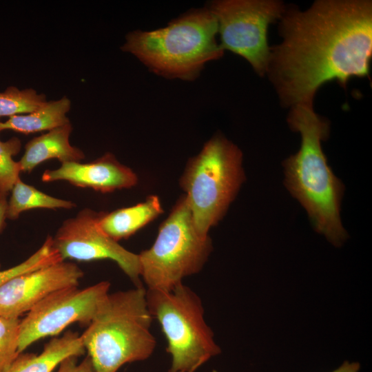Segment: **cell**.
<instances>
[{
	"label": "cell",
	"mask_w": 372,
	"mask_h": 372,
	"mask_svg": "<svg viewBox=\"0 0 372 372\" xmlns=\"http://www.w3.org/2000/svg\"><path fill=\"white\" fill-rule=\"evenodd\" d=\"M360 368L359 362H349L344 361L340 366L332 372H358Z\"/></svg>",
	"instance_id": "cb8c5ba5"
},
{
	"label": "cell",
	"mask_w": 372,
	"mask_h": 372,
	"mask_svg": "<svg viewBox=\"0 0 372 372\" xmlns=\"http://www.w3.org/2000/svg\"><path fill=\"white\" fill-rule=\"evenodd\" d=\"M45 102V96L37 94L33 89L21 90L14 86H10L4 92H0V117L30 114Z\"/></svg>",
	"instance_id": "ac0fdd59"
},
{
	"label": "cell",
	"mask_w": 372,
	"mask_h": 372,
	"mask_svg": "<svg viewBox=\"0 0 372 372\" xmlns=\"http://www.w3.org/2000/svg\"><path fill=\"white\" fill-rule=\"evenodd\" d=\"M57 372H96L90 358L87 355L80 364L76 356H70L59 364Z\"/></svg>",
	"instance_id": "7402d4cb"
},
{
	"label": "cell",
	"mask_w": 372,
	"mask_h": 372,
	"mask_svg": "<svg viewBox=\"0 0 372 372\" xmlns=\"http://www.w3.org/2000/svg\"><path fill=\"white\" fill-rule=\"evenodd\" d=\"M8 202L6 218L17 219L24 211L32 209H72L76 205L70 200L48 195L20 178L14 185Z\"/></svg>",
	"instance_id": "e0dca14e"
},
{
	"label": "cell",
	"mask_w": 372,
	"mask_h": 372,
	"mask_svg": "<svg viewBox=\"0 0 372 372\" xmlns=\"http://www.w3.org/2000/svg\"><path fill=\"white\" fill-rule=\"evenodd\" d=\"M110 288L108 281H101L84 289L66 287L48 296L21 320L19 353L40 339L59 334L74 322L88 326Z\"/></svg>",
	"instance_id": "9c48e42d"
},
{
	"label": "cell",
	"mask_w": 372,
	"mask_h": 372,
	"mask_svg": "<svg viewBox=\"0 0 372 372\" xmlns=\"http://www.w3.org/2000/svg\"><path fill=\"white\" fill-rule=\"evenodd\" d=\"M287 121L291 130L300 133L301 144L283 162L286 187L305 209L315 230L340 247L348 236L340 216L344 186L322 147L329 135V122L315 112L313 103L290 107Z\"/></svg>",
	"instance_id": "7a4b0ae2"
},
{
	"label": "cell",
	"mask_w": 372,
	"mask_h": 372,
	"mask_svg": "<svg viewBox=\"0 0 372 372\" xmlns=\"http://www.w3.org/2000/svg\"><path fill=\"white\" fill-rule=\"evenodd\" d=\"M21 320L0 316V372L5 371L19 354Z\"/></svg>",
	"instance_id": "44dd1931"
},
{
	"label": "cell",
	"mask_w": 372,
	"mask_h": 372,
	"mask_svg": "<svg viewBox=\"0 0 372 372\" xmlns=\"http://www.w3.org/2000/svg\"><path fill=\"white\" fill-rule=\"evenodd\" d=\"M6 195L0 194V232L2 231L5 225V220L6 218V211L8 201Z\"/></svg>",
	"instance_id": "603a6c76"
},
{
	"label": "cell",
	"mask_w": 372,
	"mask_h": 372,
	"mask_svg": "<svg viewBox=\"0 0 372 372\" xmlns=\"http://www.w3.org/2000/svg\"><path fill=\"white\" fill-rule=\"evenodd\" d=\"M152 319L143 287L109 293L81 335L95 371L116 372L149 358L156 344Z\"/></svg>",
	"instance_id": "277c9868"
},
{
	"label": "cell",
	"mask_w": 372,
	"mask_h": 372,
	"mask_svg": "<svg viewBox=\"0 0 372 372\" xmlns=\"http://www.w3.org/2000/svg\"><path fill=\"white\" fill-rule=\"evenodd\" d=\"M60 261H63L52 242V237L48 236L41 247L20 264L0 271V287L11 278Z\"/></svg>",
	"instance_id": "d6986e66"
},
{
	"label": "cell",
	"mask_w": 372,
	"mask_h": 372,
	"mask_svg": "<svg viewBox=\"0 0 372 372\" xmlns=\"http://www.w3.org/2000/svg\"><path fill=\"white\" fill-rule=\"evenodd\" d=\"M85 351L81 336L76 332L67 331L47 343L39 355L19 353L3 372H52L65 358L78 357L84 354Z\"/></svg>",
	"instance_id": "5bb4252c"
},
{
	"label": "cell",
	"mask_w": 372,
	"mask_h": 372,
	"mask_svg": "<svg viewBox=\"0 0 372 372\" xmlns=\"http://www.w3.org/2000/svg\"><path fill=\"white\" fill-rule=\"evenodd\" d=\"M242 153L220 134L189 159L180 179L198 231L209 235L223 218L245 177Z\"/></svg>",
	"instance_id": "5b68a950"
},
{
	"label": "cell",
	"mask_w": 372,
	"mask_h": 372,
	"mask_svg": "<svg viewBox=\"0 0 372 372\" xmlns=\"http://www.w3.org/2000/svg\"><path fill=\"white\" fill-rule=\"evenodd\" d=\"M21 147V141L13 137L7 141H0V194L6 195L20 178L21 171L19 162L13 160Z\"/></svg>",
	"instance_id": "ffe728a7"
},
{
	"label": "cell",
	"mask_w": 372,
	"mask_h": 372,
	"mask_svg": "<svg viewBox=\"0 0 372 372\" xmlns=\"http://www.w3.org/2000/svg\"><path fill=\"white\" fill-rule=\"evenodd\" d=\"M83 271L60 261L15 276L0 287V316L19 318L53 292L79 285Z\"/></svg>",
	"instance_id": "8fae6325"
},
{
	"label": "cell",
	"mask_w": 372,
	"mask_h": 372,
	"mask_svg": "<svg viewBox=\"0 0 372 372\" xmlns=\"http://www.w3.org/2000/svg\"><path fill=\"white\" fill-rule=\"evenodd\" d=\"M101 214L85 208L76 216L65 220L52 237L54 248L63 260H112L136 287L141 286L138 254L128 251L101 229Z\"/></svg>",
	"instance_id": "30bf717a"
},
{
	"label": "cell",
	"mask_w": 372,
	"mask_h": 372,
	"mask_svg": "<svg viewBox=\"0 0 372 372\" xmlns=\"http://www.w3.org/2000/svg\"><path fill=\"white\" fill-rule=\"evenodd\" d=\"M211 250V238L198 231L184 194L161 225L152 247L138 254L141 278L149 289L170 291L201 271Z\"/></svg>",
	"instance_id": "8992f818"
},
{
	"label": "cell",
	"mask_w": 372,
	"mask_h": 372,
	"mask_svg": "<svg viewBox=\"0 0 372 372\" xmlns=\"http://www.w3.org/2000/svg\"><path fill=\"white\" fill-rule=\"evenodd\" d=\"M72 130L69 123L29 141L19 161L21 171L30 172L35 167L49 159L56 158L61 163L83 160L85 158L83 152L70 143Z\"/></svg>",
	"instance_id": "4fadbf2b"
},
{
	"label": "cell",
	"mask_w": 372,
	"mask_h": 372,
	"mask_svg": "<svg viewBox=\"0 0 372 372\" xmlns=\"http://www.w3.org/2000/svg\"><path fill=\"white\" fill-rule=\"evenodd\" d=\"M212 372H217L216 371H213Z\"/></svg>",
	"instance_id": "d4e9b609"
},
{
	"label": "cell",
	"mask_w": 372,
	"mask_h": 372,
	"mask_svg": "<svg viewBox=\"0 0 372 372\" xmlns=\"http://www.w3.org/2000/svg\"><path fill=\"white\" fill-rule=\"evenodd\" d=\"M215 17L220 45L245 59L260 76L266 74L270 55L267 31L286 6L277 0H217L207 7Z\"/></svg>",
	"instance_id": "ba28073f"
},
{
	"label": "cell",
	"mask_w": 372,
	"mask_h": 372,
	"mask_svg": "<svg viewBox=\"0 0 372 372\" xmlns=\"http://www.w3.org/2000/svg\"><path fill=\"white\" fill-rule=\"evenodd\" d=\"M216 20L207 8L193 9L151 31L134 30L121 47L167 79L195 80L205 65L221 58Z\"/></svg>",
	"instance_id": "3957f363"
},
{
	"label": "cell",
	"mask_w": 372,
	"mask_h": 372,
	"mask_svg": "<svg viewBox=\"0 0 372 372\" xmlns=\"http://www.w3.org/2000/svg\"><path fill=\"white\" fill-rule=\"evenodd\" d=\"M146 300L167 340L172 357L168 372H194L220 353L202 300L190 287L180 283L168 291L147 289Z\"/></svg>",
	"instance_id": "52a82bcc"
},
{
	"label": "cell",
	"mask_w": 372,
	"mask_h": 372,
	"mask_svg": "<svg viewBox=\"0 0 372 372\" xmlns=\"http://www.w3.org/2000/svg\"><path fill=\"white\" fill-rule=\"evenodd\" d=\"M280 44L270 48L266 74L281 105L313 103L327 82L346 87L353 77H369L372 2L318 0L301 11L285 8Z\"/></svg>",
	"instance_id": "6da1fadb"
},
{
	"label": "cell",
	"mask_w": 372,
	"mask_h": 372,
	"mask_svg": "<svg viewBox=\"0 0 372 372\" xmlns=\"http://www.w3.org/2000/svg\"><path fill=\"white\" fill-rule=\"evenodd\" d=\"M41 180L45 183L65 180L74 186L102 193L131 188L138 183L137 175L132 169L121 164L110 152L92 162H68L57 169H46Z\"/></svg>",
	"instance_id": "7c38bea8"
},
{
	"label": "cell",
	"mask_w": 372,
	"mask_h": 372,
	"mask_svg": "<svg viewBox=\"0 0 372 372\" xmlns=\"http://www.w3.org/2000/svg\"><path fill=\"white\" fill-rule=\"evenodd\" d=\"M163 212L158 196L152 195L136 205L101 212L99 226L110 238L118 242L134 234Z\"/></svg>",
	"instance_id": "9a60e30c"
},
{
	"label": "cell",
	"mask_w": 372,
	"mask_h": 372,
	"mask_svg": "<svg viewBox=\"0 0 372 372\" xmlns=\"http://www.w3.org/2000/svg\"><path fill=\"white\" fill-rule=\"evenodd\" d=\"M71 102L66 96L57 101H46L35 111L25 115L10 116L5 122L0 121V132L10 130L30 134L50 131L70 123L66 113L70 110Z\"/></svg>",
	"instance_id": "2e32d148"
}]
</instances>
